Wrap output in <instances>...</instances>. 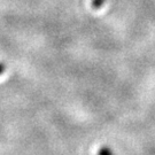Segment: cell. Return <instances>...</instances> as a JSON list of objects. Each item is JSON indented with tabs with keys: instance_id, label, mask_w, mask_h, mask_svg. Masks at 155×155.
<instances>
[{
	"instance_id": "obj_2",
	"label": "cell",
	"mask_w": 155,
	"mask_h": 155,
	"mask_svg": "<svg viewBox=\"0 0 155 155\" xmlns=\"http://www.w3.org/2000/svg\"><path fill=\"white\" fill-rule=\"evenodd\" d=\"M104 2L105 0H92V5L94 6V8H100Z\"/></svg>"
},
{
	"instance_id": "obj_3",
	"label": "cell",
	"mask_w": 155,
	"mask_h": 155,
	"mask_svg": "<svg viewBox=\"0 0 155 155\" xmlns=\"http://www.w3.org/2000/svg\"><path fill=\"white\" fill-rule=\"evenodd\" d=\"M4 71H5V66H4L2 63H0V75H1Z\"/></svg>"
},
{
	"instance_id": "obj_1",
	"label": "cell",
	"mask_w": 155,
	"mask_h": 155,
	"mask_svg": "<svg viewBox=\"0 0 155 155\" xmlns=\"http://www.w3.org/2000/svg\"><path fill=\"white\" fill-rule=\"evenodd\" d=\"M98 155H115L114 152L108 148V147H101L99 150H98Z\"/></svg>"
}]
</instances>
